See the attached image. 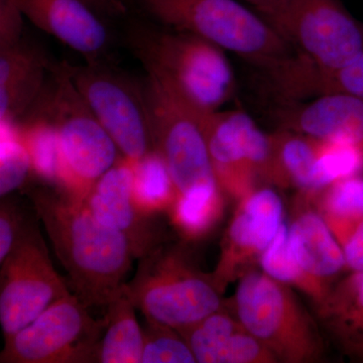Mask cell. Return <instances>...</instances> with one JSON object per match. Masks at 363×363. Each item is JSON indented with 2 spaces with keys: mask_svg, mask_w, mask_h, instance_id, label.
Segmentation results:
<instances>
[{
  "mask_svg": "<svg viewBox=\"0 0 363 363\" xmlns=\"http://www.w3.org/2000/svg\"><path fill=\"white\" fill-rule=\"evenodd\" d=\"M199 363H279L243 326L228 304L178 331Z\"/></svg>",
  "mask_w": 363,
  "mask_h": 363,
  "instance_id": "17",
  "label": "cell"
},
{
  "mask_svg": "<svg viewBox=\"0 0 363 363\" xmlns=\"http://www.w3.org/2000/svg\"><path fill=\"white\" fill-rule=\"evenodd\" d=\"M48 68L49 66L40 67L0 86V123H16L28 111L44 88Z\"/></svg>",
  "mask_w": 363,
  "mask_h": 363,
  "instance_id": "31",
  "label": "cell"
},
{
  "mask_svg": "<svg viewBox=\"0 0 363 363\" xmlns=\"http://www.w3.org/2000/svg\"><path fill=\"white\" fill-rule=\"evenodd\" d=\"M33 25L82 55L87 64L101 63L111 35L101 16L82 0H18Z\"/></svg>",
  "mask_w": 363,
  "mask_h": 363,
  "instance_id": "16",
  "label": "cell"
},
{
  "mask_svg": "<svg viewBox=\"0 0 363 363\" xmlns=\"http://www.w3.org/2000/svg\"><path fill=\"white\" fill-rule=\"evenodd\" d=\"M281 107L274 113L278 128L363 147L362 98L330 93L305 102L286 101Z\"/></svg>",
  "mask_w": 363,
  "mask_h": 363,
  "instance_id": "15",
  "label": "cell"
},
{
  "mask_svg": "<svg viewBox=\"0 0 363 363\" xmlns=\"http://www.w3.org/2000/svg\"><path fill=\"white\" fill-rule=\"evenodd\" d=\"M316 310L338 350L350 362L363 363V271L336 281Z\"/></svg>",
  "mask_w": 363,
  "mask_h": 363,
  "instance_id": "19",
  "label": "cell"
},
{
  "mask_svg": "<svg viewBox=\"0 0 363 363\" xmlns=\"http://www.w3.org/2000/svg\"><path fill=\"white\" fill-rule=\"evenodd\" d=\"M100 16H118L125 11V0H82Z\"/></svg>",
  "mask_w": 363,
  "mask_h": 363,
  "instance_id": "37",
  "label": "cell"
},
{
  "mask_svg": "<svg viewBox=\"0 0 363 363\" xmlns=\"http://www.w3.org/2000/svg\"><path fill=\"white\" fill-rule=\"evenodd\" d=\"M321 215L339 245L363 220V175L348 177L302 194Z\"/></svg>",
  "mask_w": 363,
  "mask_h": 363,
  "instance_id": "24",
  "label": "cell"
},
{
  "mask_svg": "<svg viewBox=\"0 0 363 363\" xmlns=\"http://www.w3.org/2000/svg\"><path fill=\"white\" fill-rule=\"evenodd\" d=\"M225 196L219 186L196 188L178 195L167 213L182 240L195 242L214 230L223 216Z\"/></svg>",
  "mask_w": 363,
  "mask_h": 363,
  "instance_id": "23",
  "label": "cell"
},
{
  "mask_svg": "<svg viewBox=\"0 0 363 363\" xmlns=\"http://www.w3.org/2000/svg\"><path fill=\"white\" fill-rule=\"evenodd\" d=\"M26 228L21 213L13 203L2 201L0 207V262L13 252Z\"/></svg>",
  "mask_w": 363,
  "mask_h": 363,
  "instance_id": "34",
  "label": "cell"
},
{
  "mask_svg": "<svg viewBox=\"0 0 363 363\" xmlns=\"http://www.w3.org/2000/svg\"><path fill=\"white\" fill-rule=\"evenodd\" d=\"M140 2L162 25L209 40L267 73L297 54L271 23L238 0Z\"/></svg>",
  "mask_w": 363,
  "mask_h": 363,
  "instance_id": "4",
  "label": "cell"
},
{
  "mask_svg": "<svg viewBox=\"0 0 363 363\" xmlns=\"http://www.w3.org/2000/svg\"><path fill=\"white\" fill-rule=\"evenodd\" d=\"M269 135L274 150L272 186L311 193L319 140L285 128H277Z\"/></svg>",
  "mask_w": 363,
  "mask_h": 363,
  "instance_id": "21",
  "label": "cell"
},
{
  "mask_svg": "<svg viewBox=\"0 0 363 363\" xmlns=\"http://www.w3.org/2000/svg\"><path fill=\"white\" fill-rule=\"evenodd\" d=\"M133 198L138 208L149 215L168 212L179 192L161 155L152 150L133 164Z\"/></svg>",
  "mask_w": 363,
  "mask_h": 363,
  "instance_id": "25",
  "label": "cell"
},
{
  "mask_svg": "<svg viewBox=\"0 0 363 363\" xmlns=\"http://www.w3.org/2000/svg\"><path fill=\"white\" fill-rule=\"evenodd\" d=\"M69 288L88 308L107 307L121 292L133 257L128 240L100 223L84 201L57 188L30 191Z\"/></svg>",
  "mask_w": 363,
  "mask_h": 363,
  "instance_id": "1",
  "label": "cell"
},
{
  "mask_svg": "<svg viewBox=\"0 0 363 363\" xmlns=\"http://www.w3.org/2000/svg\"><path fill=\"white\" fill-rule=\"evenodd\" d=\"M107 309L105 333L98 344L97 362L142 363L143 329L136 319V308L123 289Z\"/></svg>",
  "mask_w": 363,
  "mask_h": 363,
  "instance_id": "22",
  "label": "cell"
},
{
  "mask_svg": "<svg viewBox=\"0 0 363 363\" xmlns=\"http://www.w3.org/2000/svg\"><path fill=\"white\" fill-rule=\"evenodd\" d=\"M18 0H0V51L23 40V18Z\"/></svg>",
  "mask_w": 363,
  "mask_h": 363,
  "instance_id": "33",
  "label": "cell"
},
{
  "mask_svg": "<svg viewBox=\"0 0 363 363\" xmlns=\"http://www.w3.org/2000/svg\"><path fill=\"white\" fill-rule=\"evenodd\" d=\"M133 180V164L121 156L91 189L84 202L100 223L123 234L133 257L140 259L168 240L156 215L145 213L136 205Z\"/></svg>",
  "mask_w": 363,
  "mask_h": 363,
  "instance_id": "13",
  "label": "cell"
},
{
  "mask_svg": "<svg viewBox=\"0 0 363 363\" xmlns=\"http://www.w3.org/2000/svg\"><path fill=\"white\" fill-rule=\"evenodd\" d=\"M16 126L21 143L30 157L32 174L59 188L61 174L59 140L51 119L43 114Z\"/></svg>",
  "mask_w": 363,
  "mask_h": 363,
  "instance_id": "27",
  "label": "cell"
},
{
  "mask_svg": "<svg viewBox=\"0 0 363 363\" xmlns=\"http://www.w3.org/2000/svg\"><path fill=\"white\" fill-rule=\"evenodd\" d=\"M227 304L278 362L324 359L326 351L318 325L290 286L252 269L241 277Z\"/></svg>",
  "mask_w": 363,
  "mask_h": 363,
  "instance_id": "5",
  "label": "cell"
},
{
  "mask_svg": "<svg viewBox=\"0 0 363 363\" xmlns=\"http://www.w3.org/2000/svg\"><path fill=\"white\" fill-rule=\"evenodd\" d=\"M52 92L45 116L58 135L61 174L60 190L85 201L97 181L121 159L111 136L78 92L67 63L51 67Z\"/></svg>",
  "mask_w": 363,
  "mask_h": 363,
  "instance_id": "6",
  "label": "cell"
},
{
  "mask_svg": "<svg viewBox=\"0 0 363 363\" xmlns=\"http://www.w3.org/2000/svg\"><path fill=\"white\" fill-rule=\"evenodd\" d=\"M272 26L317 70H336L363 51V23L341 0H290Z\"/></svg>",
  "mask_w": 363,
  "mask_h": 363,
  "instance_id": "9",
  "label": "cell"
},
{
  "mask_svg": "<svg viewBox=\"0 0 363 363\" xmlns=\"http://www.w3.org/2000/svg\"><path fill=\"white\" fill-rule=\"evenodd\" d=\"M195 362L192 350L176 329L147 321L143 329L142 363Z\"/></svg>",
  "mask_w": 363,
  "mask_h": 363,
  "instance_id": "29",
  "label": "cell"
},
{
  "mask_svg": "<svg viewBox=\"0 0 363 363\" xmlns=\"http://www.w3.org/2000/svg\"><path fill=\"white\" fill-rule=\"evenodd\" d=\"M0 324L4 339L32 323L59 298L70 294L52 267L40 231L26 225L13 252L1 262Z\"/></svg>",
  "mask_w": 363,
  "mask_h": 363,
  "instance_id": "11",
  "label": "cell"
},
{
  "mask_svg": "<svg viewBox=\"0 0 363 363\" xmlns=\"http://www.w3.org/2000/svg\"><path fill=\"white\" fill-rule=\"evenodd\" d=\"M32 173L30 157L14 123H1L0 195L9 194L21 187Z\"/></svg>",
  "mask_w": 363,
  "mask_h": 363,
  "instance_id": "30",
  "label": "cell"
},
{
  "mask_svg": "<svg viewBox=\"0 0 363 363\" xmlns=\"http://www.w3.org/2000/svg\"><path fill=\"white\" fill-rule=\"evenodd\" d=\"M346 271H363V220L360 221L341 242Z\"/></svg>",
  "mask_w": 363,
  "mask_h": 363,
  "instance_id": "35",
  "label": "cell"
},
{
  "mask_svg": "<svg viewBox=\"0 0 363 363\" xmlns=\"http://www.w3.org/2000/svg\"><path fill=\"white\" fill-rule=\"evenodd\" d=\"M128 44L169 89L203 116L221 111L235 94V76L225 50L209 40L169 28L133 26Z\"/></svg>",
  "mask_w": 363,
  "mask_h": 363,
  "instance_id": "2",
  "label": "cell"
},
{
  "mask_svg": "<svg viewBox=\"0 0 363 363\" xmlns=\"http://www.w3.org/2000/svg\"><path fill=\"white\" fill-rule=\"evenodd\" d=\"M88 309L72 293L59 298L32 323L4 339L0 362H97L106 319H93Z\"/></svg>",
  "mask_w": 363,
  "mask_h": 363,
  "instance_id": "8",
  "label": "cell"
},
{
  "mask_svg": "<svg viewBox=\"0 0 363 363\" xmlns=\"http://www.w3.org/2000/svg\"><path fill=\"white\" fill-rule=\"evenodd\" d=\"M74 85L121 156L131 164L154 150L142 83L111 70L101 63L71 66Z\"/></svg>",
  "mask_w": 363,
  "mask_h": 363,
  "instance_id": "10",
  "label": "cell"
},
{
  "mask_svg": "<svg viewBox=\"0 0 363 363\" xmlns=\"http://www.w3.org/2000/svg\"><path fill=\"white\" fill-rule=\"evenodd\" d=\"M145 73L142 85L154 149L166 162L179 194L219 186L203 125L206 116L195 111L154 74Z\"/></svg>",
  "mask_w": 363,
  "mask_h": 363,
  "instance_id": "7",
  "label": "cell"
},
{
  "mask_svg": "<svg viewBox=\"0 0 363 363\" xmlns=\"http://www.w3.org/2000/svg\"><path fill=\"white\" fill-rule=\"evenodd\" d=\"M318 140L319 150L311 193L340 179L363 175V147L352 143Z\"/></svg>",
  "mask_w": 363,
  "mask_h": 363,
  "instance_id": "28",
  "label": "cell"
},
{
  "mask_svg": "<svg viewBox=\"0 0 363 363\" xmlns=\"http://www.w3.org/2000/svg\"><path fill=\"white\" fill-rule=\"evenodd\" d=\"M208 152L224 194L240 201L262 186L250 164V147L257 124L247 112L219 111L203 121Z\"/></svg>",
  "mask_w": 363,
  "mask_h": 363,
  "instance_id": "14",
  "label": "cell"
},
{
  "mask_svg": "<svg viewBox=\"0 0 363 363\" xmlns=\"http://www.w3.org/2000/svg\"><path fill=\"white\" fill-rule=\"evenodd\" d=\"M267 23L274 25L290 0H245Z\"/></svg>",
  "mask_w": 363,
  "mask_h": 363,
  "instance_id": "36",
  "label": "cell"
},
{
  "mask_svg": "<svg viewBox=\"0 0 363 363\" xmlns=\"http://www.w3.org/2000/svg\"><path fill=\"white\" fill-rule=\"evenodd\" d=\"M289 228L291 250L306 274L331 286L346 271L343 250L326 222L304 196L298 194L297 208Z\"/></svg>",
  "mask_w": 363,
  "mask_h": 363,
  "instance_id": "18",
  "label": "cell"
},
{
  "mask_svg": "<svg viewBox=\"0 0 363 363\" xmlns=\"http://www.w3.org/2000/svg\"><path fill=\"white\" fill-rule=\"evenodd\" d=\"M267 75L286 101H300L330 93L363 99V51L345 66L332 71L317 70L296 55Z\"/></svg>",
  "mask_w": 363,
  "mask_h": 363,
  "instance_id": "20",
  "label": "cell"
},
{
  "mask_svg": "<svg viewBox=\"0 0 363 363\" xmlns=\"http://www.w3.org/2000/svg\"><path fill=\"white\" fill-rule=\"evenodd\" d=\"M187 242L159 245L140 257L135 278L123 290L147 321L188 328L225 307L227 300L191 257Z\"/></svg>",
  "mask_w": 363,
  "mask_h": 363,
  "instance_id": "3",
  "label": "cell"
},
{
  "mask_svg": "<svg viewBox=\"0 0 363 363\" xmlns=\"http://www.w3.org/2000/svg\"><path fill=\"white\" fill-rule=\"evenodd\" d=\"M44 66H49L44 52L21 40L20 44L0 51V86Z\"/></svg>",
  "mask_w": 363,
  "mask_h": 363,
  "instance_id": "32",
  "label": "cell"
},
{
  "mask_svg": "<svg viewBox=\"0 0 363 363\" xmlns=\"http://www.w3.org/2000/svg\"><path fill=\"white\" fill-rule=\"evenodd\" d=\"M259 264L267 276L286 285L295 286L311 298L315 306L323 300L330 289L306 274L298 264L291 250L289 228L285 223L281 224L274 240L260 255Z\"/></svg>",
  "mask_w": 363,
  "mask_h": 363,
  "instance_id": "26",
  "label": "cell"
},
{
  "mask_svg": "<svg viewBox=\"0 0 363 363\" xmlns=\"http://www.w3.org/2000/svg\"><path fill=\"white\" fill-rule=\"evenodd\" d=\"M281 197L262 185L238 201V207L222 238L220 253L211 272L219 292L259 264L260 255L283 224Z\"/></svg>",
  "mask_w": 363,
  "mask_h": 363,
  "instance_id": "12",
  "label": "cell"
}]
</instances>
